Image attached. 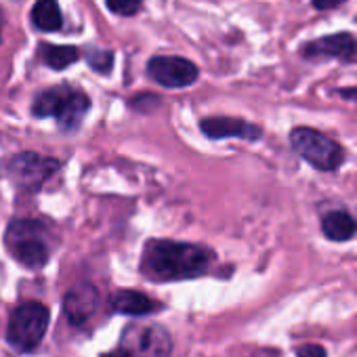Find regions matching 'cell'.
Returning <instances> with one entry per match:
<instances>
[{"label":"cell","instance_id":"obj_1","mask_svg":"<svg viewBox=\"0 0 357 357\" xmlns=\"http://www.w3.org/2000/svg\"><path fill=\"white\" fill-rule=\"evenodd\" d=\"M213 261L215 255L208 248L170 240H151L143 250L141 271L153 282L192 280L206 273Z\"/></svg>","mask_w":357,"mask_h":357},{"label":"cell","instance_id":"obj_2","mask_svg":"<svg viewBox=\"0 0 357 357\" xmlns=\"http://www.w3.org/2000/svg\"><path fill=\"white\" fill-rule=\"evenodd\" d=\"M5 244L13 259L28 269H40L49 263L51 244L49 231L40 221L34 219H17L9 225Z\"/></svg>","mask_w":357,"mask_h":357},{"label":"cell","instance_id":"obj_3","mask_svg":"<svg viewBox=\"0 0 357 357\" xmlns=\"http://www.w3.org/2000/svg\"><path fill=\"white\" fill-rule=\"evenodd\" d=\"M91 107V99L72 89V86H55L40 93L34 101V114L38 118H57L59 126L66 130H74Z\"/></svg>","mask_w":357,"mask_h":357},{"label":"cell","instance_id":"obj_4","mask_svg":"<svg viewBox=\"0 0 357 357\" xmlns=\"http://www.w3.org/2000/svg\"><path fill=\"white\" fill-rule=\"evenodd\" d=\"M170 349V334L160 324L135 321L124 328L118 349L105 357H168Z\"/></svg>","mask_w":357,"mask_h":357},{"label":"cell","instance_id":"obj_5","mask_svg":"<svg viewBox=\"0 0 357 357\" xmlns=\"http://www.w3.org/2000/svg\"><path fill=\"white\" fill-rule=\"evenodd\" d=\"M290 143L301 153L303 160H307L311 166L324 172H334L344 162V149L328 135L309 128L298 126L290 132Z\"/></svg>","mask_w":357,"mask_h":357},{"label":"cell","instance_id":"obj_6","mask_svg":"<svg viewBox=\"0 0 357 357\" xmlns=\"http://www.w3.org/2000/svg\"><path fill=\"white\" fill-rule=\"evenodd\" d=\"M51 321V313L45 305L40 303H26L20 305L9 319V328H7V340L24 353L34 351L49 328Z\"/></svg>","mask_w":357,"mask_h":357},{"label":"cell","instance_id":"obj_7","mask_svg":"<svg viewBox=\"0 0 357 357\" xmlns=\"http://www.w3.org/2000/svg\"><path fill=\"white\" fill-rule=\"evenodd\" d=\"M59 168V162L34 151L17 153L7 164V174L15 188L26 192H38L43 183Z\"/></svg>","mask_w":357,"mask_h":357},{"label":"cell","instance_id":"obj_8","mask_svg":"<svg viewBox=\"0 0 357 357\" xmlns=\"http://www.w3.org/2000/svg\"><path fill=\"white\" fill-rule=\"evenodd\" d=\"M301 53L309 61L338 59L340 63H357V38L349 32L324 36L307 43Z\"/></svg>","mask_w":357,"mask_h":357},{"label":"cell","instance_id":"obj_9","mask_svg":"<svg viewBox=\"0 0 357 357\" xmlns=\"http://www.w3.org/2000/svg\"><path fill=\"white\" fill-rule=\"evenodd\" d=\"M147 74L166 89H183L198 80V68L183 57H153L147 63Z\"/></svg>","mask_w":357,"mask_h":357},{"label":"cell","instance_id":"obj_10","mask_svg":"<svg viewBox=\"0 0 357 357\" xmlns=\"http://www.w3.org/2000/svg\"><path fill=\"white\" fill-rule=\"evenodd\" d=\"M99 307V292L89 284L74 286L63 298V313L72 326H82Z\"/></svg>","mask_w":357,"mask_h":357},{"label":"cell","instance_id":"obj_11","mask_svg":"<svg viewBox=\"0 0 357 357\" xmlns=\"http://www.w3.org/2000/svg\"><path fill=\"white\" fill-rule=\"evenodd\" d=\"M200 128L211 139L238 137V139H246V141H257L263 135L261 126L250 124L240 118H204L200 122Z\"/></svg>","mask_w":357,"mask_h":357},{"label":"cell","instance_id":"obj_12","mask_svg":"<svg viewBox=\"0 0 357 357\" xmlns=\"http://www.w3.org/2000/svg\"><path fill=\"white\" fill-rule=\"evenodd\" d=\"M112 307L118 313L135 315V317L147 315V313H151V311L158 309V305L149 296H145L141 292H135V290H120V292H116L112 296Z\"/></svg>","mask_w":357,"mask_h":357},{"label":"cell","instance_id":"obj_13","mask_svg":"<svg viewBox=\"0 0 357 357\" xmlns=\"http://www.w3.org/2000/svg\"><path fill=\"white\" fill-rule=\"evenodd\" d=\"M357 225L353 221L351 215H347L344 211H336V213H330L324 217L321 221V231L328 240L332 242H344L349 238H353Z\"/></svg>","mask_w":357,"mask_h":357},{"label":"cell","instance_id":"obj_14","mask_svg":"<svg viewBox=\"0 0 357 357\" xmlns=\"http://www.w3.org/2000/svg\"><path fill=\"white\" fill-rule=\"evenodd\" d=\"M32 22L43 32H57L63 26V15L57 0H38L32 9Z\"/></svg>","mask_w":357,"mask_h":357},{"label":"cell","instance_id":"obj_15","mask_svg":"<svg viewBox=\"0 0 357 357\" xmlns=\"http://www.w3.org/2000/svg\"><path fill=\"white\" fill-rule=\"evenodd\" d=\"M43 61L53 70H66L68 66L76 63L80 51L76 47H57V45H43L40 49Z\"/></svg>","mask_w":357,"mask_h":357},{"label":"cell","instance_id":"obj_16","mask_svg":"<svg viewBox=\"0 0 357 357\" xmlns=\"http://www.w3.org/2000/svg\"><path fill=\"white\" fill-rule=\"evenodd\" d=\"M86 59L91 63V68L95 72H101V74H107L114 66V55L112 51H103V49H93L86 53Z\"/></svg>","mask_w":357,"mask_h":357},{"label":"cell","instance_id":"obj_17","mask_svg":"<svg viewBox=\"0 0 357 357\" xmlns=\"http://www.w3.org/2000/svg\"><path fill=\"white\" fill-rule=\"evenodd\" d=\"M107 3V9L116 15H124V17H130V15H137L143 0H105Z\"/></svg>","mask_w":357,"mask_h":357},{"label":"cell","instance_id":"obj_18","mask_svg":"<svg viewBox=\"0 0 357 357\" xmlns=\"http://www.w3.org/2000/svg\"><path fill=\"white\" fill-rule=\"evenodd\" d=\"M296 357H326V349L321 344H315V342L301 344L296 349Z\"/></svg>","mask_w":357,"mask_h":357},{"label":"cell","instance_id":"obj_19","mask_svg":"<svg viewBox=\"0 0 357 357\" xmlns=\"http://www.w3.org/2000/svg\"><path fill=\"white\" fill-rule=\"evenodd\" d=\"M347 0H311V5L317 9V11H332L336 7H340Z\"/></svg>","mask_w":357,"mask_h":357},{"label":"cell","instance_id":"obj_20","mask_svg":"<svg viewBox=\"0 0 357 357\" xmlns=\"http://www.w3.org/2000/svg\"><path fill=\"white\" fill-rule=\"evenodd\" d=\"M342 97H347V99H357V89H351V91H338Z\"/></svg>","mask_w":357,"mask_h":357},{"label":"cell","instance_id":"obj_21","mask_svg":"<svg viewBox=\"0 0 357 357\" xmlns=\"http://www.w3.org/2000/svg\"><path fill=\"white\" fill-rule=\"evenodd\" d=\"M252 357H280L275 351H259V353H255Z\"/></svg>","mask_w":357,"mask_h":357},{"label":"cell","instance_id":"obj_22","mask_svg":"<svg viewBox=\"0 0 357 357\" xmlns=\"http://www.w3.org/2000/svg\"><path fill=\"white\" fill-rule=\"evenodd\" d=\"M3 22L5 20H3V13H0V40H3Z\"/></svg>","mask_w":357,"mask_h":357}]
</instances>
